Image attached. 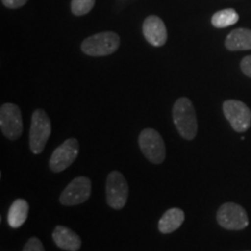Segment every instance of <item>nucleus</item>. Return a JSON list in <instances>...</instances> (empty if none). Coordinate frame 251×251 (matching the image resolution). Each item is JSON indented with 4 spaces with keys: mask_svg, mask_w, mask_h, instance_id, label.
<instances>
[{
    "mask_svg": "<svg viewBox=\"0 0 251 251\" xmlns=\"http://www.w3.org/2000/svg\"><path fill=\"white\" fill-rule=\"evenodd\" d=\"M172 119L178 133L183 139L191 141L197 136V113L192 101L186 97H181L176 100L172 108Z\"/></svg>",
    "mask_w": 251,
    "mask_h": 251,
    "instance_id": "nucleus-1",
    "label": "nucleus"
},
{
    "mask_svg": "<svg viewBox=\"0 0 251 251\" xmlns=\"http://www.w3.org/2000/svg\"><path fill=\"white\" fill-rule=\"evenodd\" d=\"M28 212H29V205L26 200L17 199L9 207L7 213V222L12 228L21 227L26 222Z\"/></svg>",
    "mask_w": 251,
    "mask_h": 251,
    "instance_id": "nucleus-15",
    "label": "nucleus"
},
{
    "mask_svg": "<svg viewBox=\"0 0 251 251\" xmlns=\"http://www.w3.org/2000/svg\"><path fill=\"white\" fill-rule=\"evenodd\" d=\"M51 135V121L43 109H36L31 115L29 130V148L31 152L39 155L45 150Z\"/></svg>",
    "mask_w": 251,
    "mask_h": 251,
    "instance_id": "nucleus-2",
    "label": "nucleus"
},
{
    "mask_svg": "<svg viewBox=\"0 0 251 251\" xmlns=\"http://www.w3.org/2000/svg\"><path fill=\"white\" fill-rule=\"evenodd\" d=\"M94 4H96V0H72L71 12L77 17H81L91 12Z\"/></svg>",
    "mask_w": 251,
    "mask_h": 251,
    "instance_id": "nucleus-17",
    "label": "nucleus"
},
{
    "mask_svg": "<svg viewBox=\"0 0 251 251\" xmlns=\"http://www.w3.org/2000/svg\"><path fill=\"white\" fill-rule=\"evenodd\" d=\"M143 35L153 47L164 46L168 40V31L162 19L157 15H149L143 23Z\"/></svg>",
    "mask_w": 251,
    "mask_h": 251,
    "instance_id": "nucleus-11",
    "label": "nucleus"
},
{
    "mask_svg": "<svg viewBox=\"0 0 251 251\" xmlns=\"http://www.w3.org/2000/svg\"><path fill=\"white\" fill-rule=\"evenodd\" d=\"M52 240L59 249L77 251L81 247V240L78 235L64 226H57L52 231Z\"/></svg>",
    "mask_w": 251,
    "mask_h": 251,
    "instance_id": "nucleus-12",
    "label": "nucleus"
},
{
    "mask_svg": "<svg viewBox=\"0 0 251 251\" xmlns=\"http://www.w3.org/2000/svg\"><path fill=\"white\" fill-rule=\"evenodd\" d=\"M225 46L231 51L251 50V29H248V28L234 29L226 39Z\"/></svg>",
    "mask_w": 251,
    "mask_h": 251,
    "instance_id": "nucleus-14",
    "label": "nucleus"
},
{
    "mask_svg": "<svg viewBox=\"0 0 251 251\" xmlns=\"http://www.w3.org/2000/svg\"><path fill=\"white\" fill-rule=\"evenodd\" d=\"M139 146L142 153L153 164H161L164 162L166 151L165 144L161 134L152 128H147L140 133Z\"/></svg>",
    "mask_w": 251,
    "mask_h": 251,
    "instance_id": "nucleus-4",
    "label": "nucleus"
},
{
    "mask_svg": "<svg viewBox=\"0 0 251 251\" xmlns=\"http://www.w3.org/2000/svg\"><path fill=\"white\" fill-rule=\"evenodd\" d=\"M238 13L233 8H226L216 12L212 17V25L215 28H226L233 26L238 21Z\"/></svg>",
    "mask_w": 251,
    "mask_h": 251,
    "instance_id": "nucleus-16",
    "label": "nucleus"
},
{
    "mask_svg": "<svg viewBox=\"0 0 251 251\" xmlns=\"http://www.w3.org/2000/svg\"><path fill=\"white\" fill-rule=\"evenodd\" d=\"M224 114L231 127L237 133H244L251 126V111L246 103L240 100H226Z\"/></svg>",
    "mask_w": 251,
    "mask_h": 251,
    "instance_id": "nucleus-8",
    "label": "nucleus"
},
{
    "mask_svg": "<svg viewBox=\"0 0 251 251\" xmlns=\"http://www.w3.org/2000/svg\"><path fill=\"white\" fill-rule=\"evenodd\" d=\"M27 1L28 0H1L2 5H4L5 7L11 8V9L23 7L24 5L27 4Z\"/></svg>",
    "mask_w": 251,
    "mask_h": 251,
    "instance_id": "nucleus-19",
    "label": "nucleus"
},
{
    "mask_svg": "<svg viewBox=\"0 0 251 251\" xmlns=\"http://www.w3.org/2000/svg\"><path fill=\"white\" fill-rule=\"evenodd\" d=\"M23 251H46L43 244L37 237H31L28 240L26 246L24 247Z\"/></svg>",
    "mask_w": 251,
    "mask_h": 251,
    "instance_id": "nucleus-18",
    "label": "nucleus"
},
{
    "mask_svg": "<svg viewBox=\"0 0 251 251\" xmlns=\"http://www.w3.org/2000/svg\"><path fill=\"white\" fill-rule=\"evenodd\" d=\"M241 70L247 77L251 78V55L246 56L242 61H241Z\"/></svg>",
    "mask_w": 251,
    "mask_h": 251,
    "instance_id": "nucleus-20",
    "label": "nucleus"
},
{
    "mask_svg": "<svg viewBox=\"0 0 251 251\" xmlns=\"http://www.w3.org/2000/svg\"><path fill=\"white\" fill-rule=\"evenodd\" d=\"M185 220V213L180 208L172 207L168 209L158 222V229L162 234H171L180 228Z\"/></svg>",
    "mask_w": 251,
    "mask_h": 251,
    "instance_id": "nucleus-13",
    "label": "nucleus"
},
{
    "mask_svg": "<svg viewBox=\"0 0 251 251\" xmlns=\"http://www.w3.org/2000/svg\"><path fill=\"white\" fill-rule=\"evenodd\" d=\"M216 220L222 228L228 230H242L249 225L246 209L234 202H226L220 207Z\"/></svg>",
    "mask_w": 251,
    "mask_h": 251,
    "instance_id": "nucleus-6",
    "label": "nucleus"
},
{
    "mask_svg": "<svg viewBox=\"0 0 251 251\" xmlns=\"http://www.w3.org/2000/svg\"><path fill=\"white\" fill-rule=\"evenodd\" d=\"M129 188L124 175L112 171L106 179V201L113 209L124 208L127 203Z\"/></svg>",
    "mask_w": 251,
    "mask_h": 251,
    "instance_id": "nucleus-5",
    "label": "nucleus"
},
{
    "mask_svg": "<svg viewBox=\"0 0 251 251\" xmlns=\"http://www.w3.org/2000/svg\"><path fill=\"white\" fill-rule=\"evenodd\" d=\"M0 128L8 140L15 141L21 136L24 129L20 108L14 103H4L0 107Z\"/></svg>",
    "mask_w": 251,
    "mask_h": 251,
    "instance_id": "nucleus-7",
    "label": "nucleus"
},
{
    "mask_svg": "<svg viewBox=\"0 0 251 251\" xmlns=\"http://www.w3.org/2000/svg\"><path fill=\"white\" fill-rule=\"evenodd\" d=\"M79 153V143L76 139L71 137L64 141L57 147L50 157L49 166L52 172H62L68 169Z\"/></svg>",
    "mask_w": 251,
    "mask_h": 251,
    "instance_id": "nucleus-9",
    "label": "nucleus"
},
{
    "mask_svg": "<svg viewBox=\"0 0 251 251\" xmlns=\"http://www.w3.org/2000/svg\"><path fill=\"white\" fill-rule=\"evenodd\" d=\"M120 46V37L113 31H103V33L94 34L83 41L80 48L84 54L101 57L115 52Z\"/></svg>",
    "mask_w": 251,
    "mask_h": 251,
    "instance_id": "nucleus-3",
    "label": "nucleus"
},
{
    "mask_svg": "<svg viewBox=\"0 0 251 251\" xmlns=\"http://www.w3.org/2000/svg\"><path fill=\"white\" fill-rule=\"evenodd\" d=\"M91 196V180L87 177H77L64 188L59 201L64 206H76L85 202Z\"/></svg>",
    "mask_w": 251,
    "mask_h": 251,
    "instance_id": "nucleus-10",
    "label": "nucleus"
}]
</instances>
